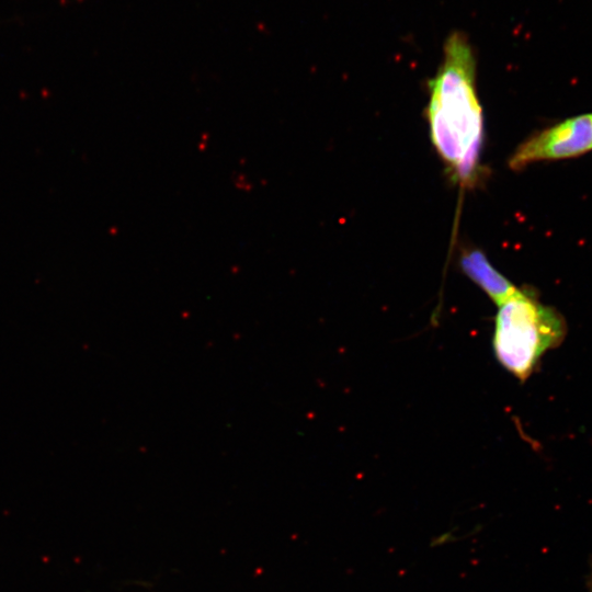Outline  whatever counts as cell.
<instances>
[{"mask_svg":"<svg viewBox=\"0 0 592 592\" xmlns=\"http://www.w3.org/2000/svg\"><path fill=\"white\" fill-rule=\"evenodd\" d=\"M566 333L561 315L520 289L498 306L492 349L498 362L520 380L533 373L540 356Z\"/></svg>","mask_w":592,"mask_h":592,"instance_id":"7a4b0ae2","label":"cell"},{"mask_svg":"<svg viewBox=\"0 0 592 592\" xmlns=\"http://www.w3.org/2000/svg\"><path fill=\"white\" fill-rule=\"evenodd\" d=\"M592 150V114L567 118L521 143L509 158L512 170L539 161L572 158Z\"/></svg>","mask_w":592,"mask_h":592,"instance_id":"3957f363","label":"cell"},{"mask_svg":"<svg viewBox=\"0 0 592 592\" xmlns=\"http://www.w3.org/2000/svg\"><path fill=\"white\" fill-rule=\"evenodd\" d=\"M588 590L589 592H592V561L590 563V572L588 578Z\"/></svg>","mask_w":592,"mask_h":592,"instance_id":"5b68a950","label":"cell"},{"mask_svg":"<svg viewBox=\"0 0 592 592\" xmlns=\"http://www.w3.org/2000/svg\"><path fill=\"white\" fill-rule=\"evenodd\" d=\"M458 264L463 273L478 285L497 306L503 304L519 291L513 283L491 265L485 253L476 247L462 249Z\"/></svg>","mask_w":592,"mask_h":592,"instance_id":"277c9868","label":"cell"},{"mask_svg":"<svg viewBox=\"0 0 592 592\" xmlns=\"http://www.w3.org/2000/svg\"><path fill=\"white\" fill-rule=\"evenodd\" d=\"M430 138L456 184L470 189L483 177V117L476 90V56L464 32L445 39L443 58L429 80Z\"/></svg>","mask_w":592,"mask_h":592,"instance_id":"6da1fadb","label":"cell"}]
</instances>
